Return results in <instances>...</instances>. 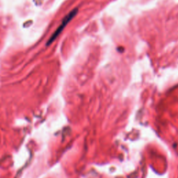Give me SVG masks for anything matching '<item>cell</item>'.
Wrapping results in <instances>:
<instances>
[{
  "instance_id": "1",
  "label": "cell",
  "mask_w": 178,
  "mask_h": 178,
  "mask_svg": "<svg viewBox=\"0 0 178 178\" xmlns=\"http://www.w3.org/2000/svg\"><path fill=\"white\" fill-rule=\"evenodd\" d=\"M77 12H78V9H77V8H75V9L72 10L70 13H68V15L65 17V18L63 19L62 22H61V24H60V26L58 27V29L56 30L55 32L53 33L52 36H51L50 39L48 40V41H47V45L52 44L53 42L56 40V38L59 36L60 33L62 32L63 30L64 29V28L66 27L67 24L69 23L70 21H71L72 19H73V17L77 15Z\"/></svg>"
}]
</instances>
